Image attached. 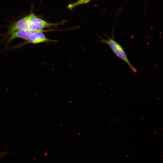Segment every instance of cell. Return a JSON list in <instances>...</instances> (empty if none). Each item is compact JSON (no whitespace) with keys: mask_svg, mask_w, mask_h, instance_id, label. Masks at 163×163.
Masks as SVG:
<instances>
[{"mask_svg":"<svg viewBox=\"0 0 163 163\" xmlns=\"http://www.w3.org/2000/svg\"><path fill=\"white\" fill-rule=\"evenodd\" d=\"M100 38V42L108 45L114 53L119 58L125 62L129 66L131 70L134 73L137 72V70L130 62L124 51L123 48L119 43L115 41L113 37H108L106 40L97 35Z\"/></svg>","mask_w":163,"mask_h":163,"instance_id":"6da1fadb","label":"cell"},{"mask_svg":"<svg viewBox=\"0 0 163 163\" xmlns=\"http://www.w3.org/2000/svg\"><path fill=\"white\" fill-rule=\"evenodd\" d=\"M28 17L29 29L34 30H40L46 28L56 27L66 22L65 21L56 23H49L39 18L32 11H31Z\"/></svg>","mask_w":163,"mask_h":163,"instance_id":"7a4b0ae2","label":"cell"},{"mask_svg":"<svg viewBox=\"0 0 163 163\" xmlns=\"http://www.w3.org/2000/svg\"><path fill=\"white\" fill-rule=\"evenodd\" d=\"M56 30H58L52 29L43 30L42 31L36 33L30 36L27 40V41L18 45L15 47H20L24 45L30 43L36 44L42 43L57 42L56 40H50L47 38L43 34V32Z\"/></svg>","mask_w":163,"mask_h":163,"instance_id":"3957f363","label":"cell"},{"mask_svg":"<svg viewBox=\"0 0 163 163\" xmlns=\"http://www.w3.org/2000/svg\"><path fill=\"white\" fill-rule=\"evenodd\" d=\"M27 29H29L28 15L13 23L9 28L6 37H8L17 31Z\"/></svg>","mask_w":163,"mask_h":163,"instance_id":"277c9868","label":"cell"},{"mask_svg":"<svg viewBox=\"0 0 163 163\" xmlns=\"http://www.w3.org/2000/svg\"><path fill=\"white\" fill-rule=\"evenodd\" d=\"M43 30H36L27 29L17 31L11 35L8 40L7 43H9L13 40L16 38H21L27 40L32 34Z\"/></svg>","mask_w":163,"mask_h":163,"instance_id":"5b68a950","label":"cell"},{"mask_svg":"<svg viewBox=\"0 0 163 163\" xmlns=\"http://www.w3.org/2000/svg\"><path fill=\"white\" fill-rule=\"evenodd\" d=\"M92 0H78L77 1L70 4L67 6V8L69 10L74 8L75 7L80 5L88 3Z\"/></svg>","mask_w":163,"mask_h":163,"instance_id":"8992f818","label":"cell"}]
</instances>
